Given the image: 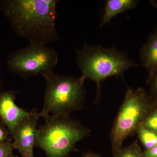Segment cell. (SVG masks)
I'll return each instance as SVG.
<instances>
[{
  "label": "cell",
  "mask_w": 157,
  "mask_h": 157,
  "mask_svg": "<svg viewBox=\"0 0 157 157\" xmlns=\"http://www.w3.org/2000/svg\"><path fill=\"white\" fill-rule=\"evenodd\" d=\"M58 0H3L0 10L14 33L29 44L48 45L59 39Z\"/></svg>",
  "instance_id": "obj_1"
},
{
  "label": "cell",
  "mask_w": 157,
  "mask_h": 157,
  "mask_svg": "<svg viewBox=\"0 0 157 157\" xmlns=\"http://www.w3.org/2000/svg\"><path fill=\"white\" fill-rule=\"evenodd\" d=\"M76 62L83 81L90 79L96 82L97 98L101 82L109 77L121 76L127 70L138 66L128 58L127 53L116 48H104L97 45H86L77 49Z\"/></svg>",
  "instance_id": "obj_2"
},
{
  "label": "cell",
  "mask_w": 157,
  "mask_h": 157,
  "mask_svg": "<svg viewBox=\"0 0 157 157\" xmlns=\"http://www.w3.org/2000/svg\"><path fill=\"white\" fill-rule=\"evenodd\" d=\"M90 131L69 115L49 116L38 130L35 146L47 157H67Z\"/></svg>",
  "instance_id": "obj_3"
},
{
  "label": "cell",
  "mask_w": 157,
  "mask_h": 157,
  "mask_svg": "<svg viewBox=\"0 0 157 157\" xmlns=\"http://www.w3.org/2000/svg\"><path fill=\"white\" fill-rule=\"evenodd\" d=\"M45 90L43 109L40 117L69 115L82 107L85 96L84 81L69 75L54 72L44 76Z\"/></svg>",
  "instance_id": "obj_4"
},
{
  "label": "cell",
  "mask_w": 157,
  "mask_h": 157,
  "mask_svg": "<svg viewBox=\"0 0 157 157\" xmlns=\"http://www.w3.org/2000/svg\"><path fill=\"white\" fill-rule=\"evenodd\" d=\"M149 109L148 99L143 89L128 90L111 132L113 153L121 148L126 138L137 132Z\"/></svg>",
  "instance_id": "obj_5"
},
{
  "label": "cell",
  "mask_w": 157,
  "mask_h": 157,
  "mask_svg": "<svg viewBox=\"0 0 157 157\" xmlns=\"http://www.w3.org/2000/svg\"><path fill=\"white\" fill-rule=\"evenodd\" d=\"M58 61V54L53 47L29 44L9 54L6 63L10 72L26 78L38 75L44 77L52 73Z\"/></svg>",
  "instance_id": "obj_6"
},
{
  "label": "cell",
  "mask_w": 157,
  "mask_h": 157,
  "mask_svg": "<svg viewBox=\"0 0 157 157\" xmlns=\"http://www.w3.org/2000/svg\"><path fill=\"white\" fill-rule=\"evenodd\" d=\"M39 117L36 109H33L31 115L24 120L15 130L12 144L21 157H34L33 149L36 141Z\"/></svg>",
  "instance_id": "obj_7"
},
{
  "label": "cell",
  "mask_w": 157,
  "mask_h": 157,
  "mask_svg": "<svg viewBox=\"0 0 157 157\" xmlns=\"http://www.w3.org/2000/svg\"><path fill=\"white\" fill-rule=\"evenodd\" d=\"M18 92L14 90L3 91L0 95V120L9 129L13 137L16 128L31 114L16 105L15 95Z\"/></svg>",
  "instance_id": "obj_8"
},
{
  "label": "cell",
  "mask_w": 157,
  "mask_h": 157,
  "mask_svg": "<svg viewBox=\"0 0 157 157\" xmlns=\"http://www.w3.org/2000/svg\"><path fill=\"white\" fill-rule=\"evenodd\" d=\"M139 53L142 65L147 70L151 81L157 71V29L149 34Z\"/></svg>",
  "instance_id": "obj_9"
},
{
  "label": "cell",
  "mask_w": 157,
  "mask_h": 157,
  "mask_svg": "<svg viewBox=\"0 0 157 157\" xmlns=\"http://www.w3.org/2000/svg\"><path fill=\"white\" fill-rule=\"evenodd\" d=\"M135 0H107L105 1L104 13L100 27L109 22L117 14L134 9L138 4Z\"/></svg>",
  "instance_id": "obj_10"
},
{
  "label": "cell",
  "mask_w": 157,
  "mask_h": 157,
  "mask_svg": "<svg viewBox=\"0 0 157 157\" xmlns=\"http://www.w3.org/2000/svg\"><path fill=\"white\" fill-rule=\"evenodd\" d=\"M138 137L145 148L148 149L157 145V133L145 128L142 124L137 130Z\"/></svg>",
  "instance_id": "obj_11"
},
{
  "label": "cell",
  "mask_w": 157,
  "mask_h": 157,
  "mask_svg": "<svg viewBox=\"0 0 157 157\" xmlns=\"http://www.w3.org/2000/svg\"><path fill=\"white\" fill-rule=\"evenodd\" d=\"M113 157H144V155L137 141H135L129 146L121 147L114 152Z\"/></svg>",
  "instance_id": "obj_12"
},
{
  "label": "cell",
  "mask_w": 157,
  "mask_h": 157,
  "mask_svg": "<svg viewBox=\"0 0 157 157\" xmlns=\"http://www.w3.org/2000/svg\"><path fill=\"white\" fill-rule=\"evenodd\" d=\"M142 124L145 128L157 133V107L147 116Z\"/></svg>",
  "instance_id": "obj_13"
},
{
  "label": "cell",
  "mask_w": 157,
  "mask_h": 157,
  "mask_svg": "<svg viewBox=\"0 0 157 157\" xmlns=\"http://www.w3.org/2000/svg\"><path fill=\"white\" fill-rule=\"evenodd\" d=\"M11 137L5 142L0 144V157H18L13 153L14 146Z\"/></svg>",
  "instance_id": "obj_14"
},
{
  "label": "cell",
  "mask_w": 157,
  "mask_h": 157,
  "mask_svg": "<svg viewBox=\"0 0 157 157\" xmlns=\"http://www.w3.org/2000/svg\"><path fill=\"white\" fill-rule=\"evenodd\" d=\"M11 136L9 129L0 120V144L5 143L11 137Z\"/></svg>",
  "instance_id": "obj_15"
},
{
  "label": "cell",
  "mask_w": 157,
  "mask_h": 157,
  "mask_svg": "<svg viewBox=\"0 0 157 157\" xmlns=\"http://www.w3.org/2000/svg\"><path fill=\"white\" fill-rule=\"evenodd\" d=\"M144 157H157V145L147 149L143 153Z\"/></svg>",
  "instance_id": "obj_16"
},
{
  "label": "cell",
  "mask_w": 157,
  "mask_h": 157,
  "mask_svg": "<svg viewBox=\"0 0 157 157\" xmlns=\"http://www.w3.org/2000/svg\"><path fill=\"white\" fill-rule=\"evenodd\" d=\"M151 81L152 82V90L153 93L157 98V71Z\"/></svg>",
  "instance_id": "obj_17"
},
{
  "label": "cell",
  "mask_w": 157,
  "mask_h": 157,
  "mask_svg": "<svg viewBox=\"0 0 157 157\" xmlns=\"http://www.w3.org/2000/svg\"><path fill=\"white\" fill-rule=\"evenodd\" d=\"M82 157H101L99 155L92 152H88L85 154Z\"/></svg>",
  "instance_id": "obj_18"
},
{
  "label": "cell",
  "mask_w": 157,
  "mask_h": 157,
  "mask_svg": "<svg viewBox=\"0 0 157 157\" xmlns=\"http://www.w3.org/2000/svg\"><path fill=\"white\" fill-rule=\"evenodd\" d=\"M3 91V82L2 78V76H1V73H0V95L1 93Z\"/></svg>",
  "instance_id": "obj_19"
},
{
  "label": "cell",
  "mask_w": 157,
  "mask_h": 157,
  "mask_svg": "<svg viewBox=\"0 0 157 157\" xmlns=\"http://www.w3.org/2000/svg\"><path fill=\"white\" fill-rule=\"evenodd\" d=\"M150 2L153 6H154L155 7L157 8V0H155V1H151Z\"/></svg>",
  "instance_id": "obj_20"
}]
</instances>
